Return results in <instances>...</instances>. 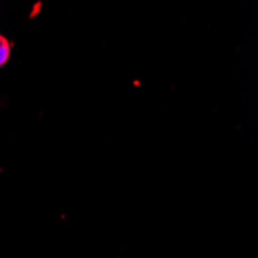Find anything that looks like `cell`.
<instances>
[{
    "label": "cell",
    "mask_w": 258,
    "mask_h": 258,
    "mask_svg": "<svg viewBox=\"0 0 258 258\" xmlns=\"http://www.w3.org/2000/svg\"><path fill=\"white\" fill-rule=\"evenodd\" d=\"M10 57V43L5 37L0 36V67L5 65Z\"/></svg>",
    "instance_id": "obj_1"
}]
</instances>
